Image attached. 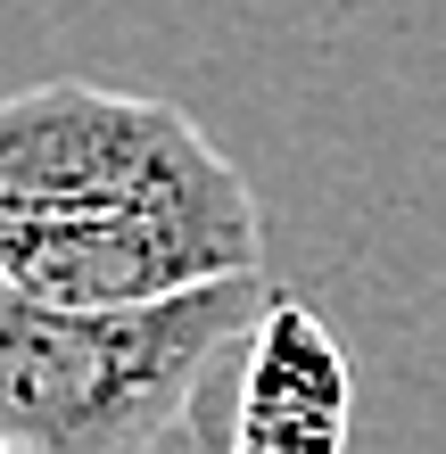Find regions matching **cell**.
Returning <instances> with one entry per match:
<instances>
[{"instance_id": "obj_3", "label": "cell", "mask_w": 446, "mask_h": 454, "mask_svg": "<svg viewBox=\"0 0 446 454\" xmlns=\"http://www.w3.org/2000/svg\"><path fill=\"white\" fill-rule=\"evenodd\" d=\"M348 413H356V364L331 339V323L306 298H265V314L248 331L231 446L240 454H323L348 438Z\"/></svg>"}, {"instance_id": "obj_2", "label": "cell", "mask_w": 446, "mask_h": 454, "mask_svg": "<svg viewBox=\"0 0 446 454\" xmlns=\"http://www.w3.org/2000/svg\"><path fill=\"white\" fill-rule=\"evenodd\" d=\"M265 298V273H231L149 306H74L0 264V454H149L191 438L207 364L256 331Z\"/></svg>"}, {"instance_id": "obj_1", "label": "cell", "mask_w": 446, "mask_h": 454, "mask_svg": "<svg viewBox=\"0 0 446 454\" xmlns=\"http://www.w3.org/2000/svg\"><path fill=\"white\" fill-rule=\"evenodd\" d=\"M0 264L42 298L149 306L265 273V215L174 99L34 83L0 99Z\"/></svg>"}]
</instances>
